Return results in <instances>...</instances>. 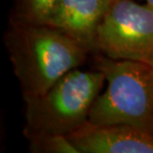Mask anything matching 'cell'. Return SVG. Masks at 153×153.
<instances>
[{
  "instance_id": "obj_1",
  "label": "cell",
  "mask_w": 153,
  "mask_h": 153,
  "mask_svg": "<svg viewBox=\"0 0 153 153\" xmlns=\"http://www.w3.org/2000/svg\"><path fill=\"white\" fill-rule=\"evenodd\" d=\"M4 43L23 97L44 93L67 73L82 65L90 53L47 24L10 20Z\"/></svg>"
},
{
  "instance_id": "obj_2",
  "label": "cell",
  "mask_w": 153,
  "mask_h": 153,
  "mask_svg": "<svg viewBox=\"0 0 153 153\" xmlns=\"http://www.w3.org/2000/svg\"><path fill=\"white\" fill-rule=\"evenodd\" d=\"M105 81V74L100 70L81 71L76 68L44 93L24 96L23 134L29 139L46 134L68 136L75 132L88 120Z\"/></svg>"
},
{
  "instance_id": "obj_3",
  "label": "cell",
  "mask_w": 153,
  "mask_h": 153,
  "mask_svg": "<svg viewBox=\"0 0 153 153\" xmlns=\"http://www.w3.org/2000/svg\"><path fill=\"white\" fill-rule=\"evenodd\" d=\"M97 69L105 74L108 88L91 106L94 124L125 123L153 132V69L141 61L116 60L100 54Z\"/></svg>"
},
{
  "instance_id": "obj_4",
  "label": "cell",
  "mask_w": 153,
  "mask_h": 153,
  "mask_svg": "<svg viewBox=\"0 0 153 153\" xmlns=\"http://www.w3.org/2000/svg\"><path fill=\"white\" fill-rule=\"evenodd\" d=\"M96 51L116 60L144 61L153 52V7L112 0L96 37Z\"/></svg>"
},
{
  "instance_id": "obj_5",
  "label": "cell",
  "mask_w": 153,
  "mask_h": 153,
  "mask_svg": "<svg viewBox=\"0 0 153 153\" xmlns=\"http://www.w3.org/2000/svg\"><path fill=\"white\" fill-rule=\"evenodd\" d=\"M79 153H153V132L125 123L87 121L67 136Z\"/></svg>"
},
{
  "instance_id": "obj_6",
  "label": "cell",
  "mask_w": 153,
  "mask_h": 153,
  "mask_svg": "<svg viewBox=\"0 0 153 153\" xmlns=\"http://www.w3.org/2000/svg\"><path fill=\"white\" fill-rule=\"evenodd\" d=\"M112 0H60L47 25L60 30L87 49L96 51L97 28Z\"/></svg>"
},
{
  "instance_id": "obj_7",
  "label": "cell",
  "mask_w": 153,
  "mask_h": 153,
  "mask_svg": "<svg viewBox=\"0 0 153 153\" xmlns=\"http://www.w3.org/2000/svg\"><path fill=\"white\" fill-rule=\"evenodd\" d=\"M60 0H14L11 19L25 24H48Z\"/></svg>"
},
{
  "instance_id": "obj_8",
  "label": "cell",
  "mask_w": 153,
  "mask_h": 153,
  "mask_svg": "<svg viewBox=\"0 0 153 153\" xmlns=\"http://www.w3.org/2000/svg\"><path fill=\"white\" fill-rule=\"evenodd\" d=\"M29 150L34 153H79L65 135H39L28 139Z\"/></svg>"
},
{
  "instance_id": "obj_9",
  "label": "cell",
  "mask_w": 153,
  "mask_h": 153,
  "mask_svg": "<svg viewBox=\"0 0 153 153\" xmlns=\"http://www.w3.org/2000/svg\"><path fill=\"white\" fill-rule=\"evenodd\" d=\"M144 62H145V63H147V64H149V65H150V66L152 67V69H153V52H152V53H151L150 55H149V57L144 61Z\"/></svg>"
},
{
  "instance_id": "obj_10",
  "label": "cell",
  "mask_w": 153,
  "mask_h": 153,
  "mask_svg": "<svg viewBox=\"0 0 153 153\" xmlns=\"http://www.w3.org/2000/svg\"><path fill=\"white\" fill-rule=\"evenodd\" d=\"M145 2L147 3V4L151 5L152 7H153V0H145Z\"/></svg>"
}]
</instances>
